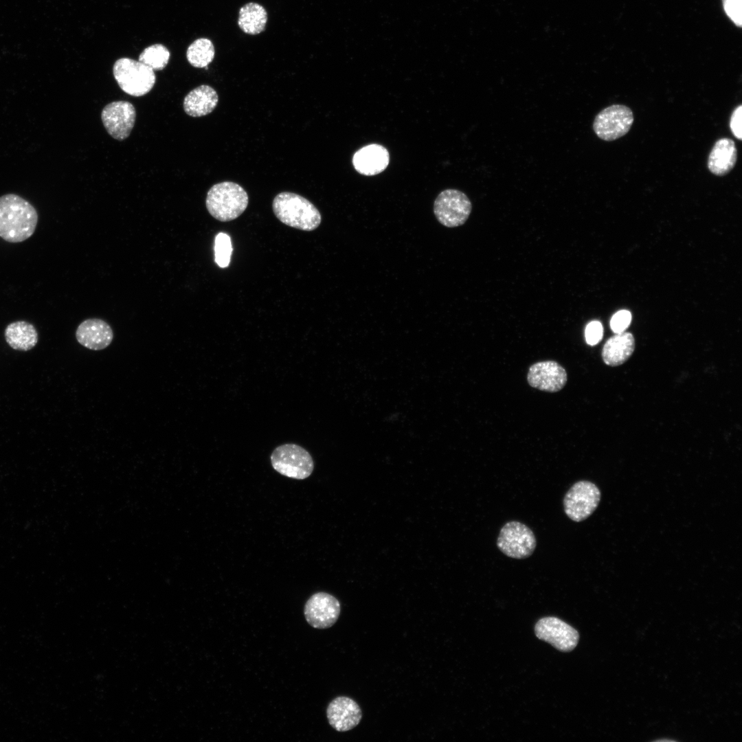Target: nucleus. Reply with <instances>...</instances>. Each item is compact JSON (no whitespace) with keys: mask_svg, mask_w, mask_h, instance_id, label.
<instances>
[{"mask_svg":"<svg viewBox=\"0 0 742 742\" xmlns=\"http://www.w3.org/2000/svg\"><path fill=\"white\" fill-rule=\"evenodd\" d=\"M634 117L631 109L623 104H612L600 111L593 122V130L600 139L611 142L625 135Z\"/></svg>","mask_w":742,"mask_h":742,"instance_id":"obj_9","label":"nucleus"},{"mask_svg":"<svg viewBox=\"0 0 742 742\" xmlns=\"http://www.w3.org/2000/svg\"><path fill=\"white\" fill-rule=\"evenodd\" d=\"M635 349V339L629 333H617L609 338L602 350L604 363L609 366H618L627 361Z\"/></svg>","mask_w":742,"mask_h":742,"instance_id":"obj_19","label":"nucleus"},{"mask_svg":"<svg viewBox=\"0 0 742 742\" xmlns=\"http://www.w3.org/2000/svg\"><path fill=\"white\" fill-rule=\"evenodd\" d=\"M5 337L12 348L27 351L37 344L38 333L30 323L17 321L8 325L5 330Z\"/></svg>","mask_w":742,"mask_h":742,"instance_id":"obj_20","label":"nucleus"},{"mask_svg":"<svg viewBox=\"0 0 742 742\" xmlns=\"http://www.w3.org/2000/svg\"><path fill=\"white\" fill-rule=\"evenodd\" d=\"M136 111L127 101H115L106 105L102 111L101 119L108 133L114 139H126L134 126Z\"/></svg>","mask_w":742,"mask_h":742,"instance_id":"obj_10","label":"nucleus"},{"mask_svg":"<svg viewBox=\"0 0 742 742\" xmlns=\"http://www.w3.org/2000/svg\"><path fill=\"white\" fill-rule=\"evenodd\" d=\"M249 197L245 190L232 181L214 184L208 190L205 205L216 220L227 222L236 219L246 210Z\"/></svg>","mask_w":742,"mask_h":742,"instance_id":"obj_3","label":"nucleus"},{"mask_svg":"<svg viewBox=\"0 0 742 742\" xmlns=\"http://www.w3.org/2000/svg\"><path fill=\"white\" fill-rule=\"evenodd\" d=\"M170 53L162 44H154L145 48L139 56L138 60L153 71L164 69L168 65Z\"/></svg>","mask_w":742,"mask_h":742,"instance_id":"obj_23","label":"nucleus"},{"mask_svg":"<svg viewBox=\"0 0 742 742\" xmlns=\"http://www.w3.org/2000/svg\"><path fill=\"white\" fill-rule=\"evenodd\" d=\"M275 216L282 223L302 231H313L322 221L318 209L306 198L291 192H282L273 200Z\"/></svg>","mask_w":742,"mask_h":742,"instance_id":"obj_2","label":"nucleus"},{"mask_svg":"<svg viewBox=\"0 0 742 742\" xmlns=\"http://www.w3.org/2000/svg\"><path fill=\"white\" fill-rule=\"evenodd\" d=\"M471 210L472 204L469 197L456 189L442 191L434 203L436 218L447 227L462 225L469 217Z\"/></svg>","mask_w":742,"mask_h":742,"instance_id":"obj_8","label":"nucleus"},{"mask_svg":"<svg viewBox=\"0 0 742 742\" xmlns=\"http://www.w3.org/2000/svg\"><path fill=\"white\" fill-rule=\"evenodd\" d=\"M38 223V213L27 200L15 194L0 196V237L9 243L29 238Z\"/></svg>","mask_w":742,"mask_h":742,"instance_id":"obj_1","label":"nucleus"},{"mask_svg":"<svg viewBox=\"0 0 742 742\" xmlns=\"http://www.w3.org/2000/svg\"><path fill=\"white\" fill-rule=\"evenodd\" d=\"M76 337L82 346L93 350H100L106 348L112 342L113 332L104 320L90 318L79 324L76 331Z\"/></svg>","mask_w":742,"mask_h":742,"instance_id":"obj_15","label":"nucleus"},{"mask_svg":"<svg viewBox=\"0 0 742 742\" xmlns=\"http://www.w3.org/2000/svg\"><path fill=\"white\" fill-rule=\"evenodd\" d=\"M567 380L565 368L554 361L537 362L529 368L527 374V381L531 387L548 392L560 391Z\"/></svg>","mask_w":742,"mask_h":742,"instance_id":"obj_13","label":"nucleus"},{"mask_svg":"<svg viewBox=\"0 0 742 742\" xmlns=\"http://www.w3.org/2000/svg\"><path fill=\"white\" fill-rule=\"evenodd\" d=\"M267 12L260 4L249 2L243 5L238 12V25L245 34L256 35L265 29Z\"/></svg>","mask_w":742,"mask_h":742,"instance_id":"obj_21","label":"nucleus"},{"mask_svg":"<svg viewBox=\"0 0 742 742\" xmlns=\"http://www.w3.org/2000/svg\"><path fill=\"white\" fill-rule=\"evenodd\" d=\"M271 462L281 475L297 480L307 478L314 469L311 454L302 447L292 443L277 447L271 455Z\"/></svg>","mask_w":742,"mask_h":742,"instance_id":"obj_5","label":"nucleus"},{"mask_svg":"<svg viewBox=\"0 0 742 742\" xmlns=\"http://www.w3.org/2000/svg\"><path fill=\"white\" fill-rule=\"evenodd\" d=\"M737 149L734 142L730 138L718 139L712 146L707 161L709 171L716 176H724L734 167Z\"/></svg>","mask_w":742,"mask_h":742,"instance_id":"obj_17","label":"nucleus"},{"mask_svg":"<svg viewBox=\"0 0 742 742\" xmlns=\"http://www.w3.org/2000/svg\"><path fill=\"white\" fill-rule=\"evenodd\" d=\"M341 606L339 600L326 592H317L306 602L304 614L307 622L315 629L332 627L339 618Z\"/></svg>","mask_w":742,"mask_h":742,"instance_id":"obj_11","label":"nucleus"},{"mask_svg":"<svg viewBox=\"0 0 742 742\" xmlns=\"http://www.w3.org/2000/svg\"><path fill=\"white\" fill-rule=\"evenodd\" d=\"M631 322V314L627 310H621L616 313L610 321V327L616 334L625 331Z\"/></svg>","mask_w":742,"mask_h":742,"instance_id":"obj_25","label":"nucleus"},{"mask_svg":"<svg viewBox=\"0 0 742 742\" xmlns=\"http://www.w3.org/2000/svg\"><path fill=\"white\" fill-rule=\"evenodd\" d=\"M215 56L214 46L209 38H199L188 47L186 58L188 63L196 68H203L212 63Z\"/></svg>","mask_w":742,"mask_h":742,"instance_id":"obj_22","label":"nucleus"},{"mask_svg":"<svg viewBox=\"0 0 742 742\" xmlns=\"http://www.w3.org/2000/svg\"><path fill=\"white\" fill-rule=\"evenodd\" d=\"M535 632L539 639L564 652L573 650L579 639L575 629L555 617L540 619L535 627Z\"/></svg>","mask_w":742,"mask_h":742,"instance_id":"obj_12","label":"nucleus"},{"mask_svg":"<svg viewBox=\"0 0 742 742\" xmlns=\"http://www.w3.org/2000/svg\"><path fill=\"white\" fill-rule=\"evenodd\" d=\"M329 724L338 732L355 728L361 721L362 712L358 704L350 697L341 696L332 700L326 709Z\"/></svg>","mask_w":742,"mask_h":742,"instance_id":"obj_14","label":"nucleus"},{"mask_svg":"<svg viewBox=\"0 0 742 742\" xmlns=\"http://www.w3.org/2000/svg\"><path fill=\"white\" fill-rule=\"evenodd\" d=\"M390 162L387 148L378 144L365 146L358 150L352 157V164L360 174L372 176L382 172Z\"/></svg>","mask_w":742,"mask_h":742,"instance_id":"obj_16","label":"nucleus"},{"mask_svg":"<svg viewBox=\"0 0 742 742\" xmlns=\"http://www.w3.org/2000/svg\"><path fill=\"white\" fill-rule=\"evenodd\" d=\"M218 96L214 88L203 85L190 91L184 98L183 106L186 113L197 117L206 115L214 110Z\"/></svg>","mask_w":742,"mask_h":742,"instance_id":"obj_18","label":"nucleus"},{"mask_svg":"<svg viewBox=\"0 0 742 742\" xmlns=\"http://www.w3.org/2000/svg\"><path fill=\"white\" fill-rule=\"evenodd\" d=\"M113 73L121 89L135 97L148 93L156 80L153 69L140 61L129 58L117 60L113 65Z\"/></svg>","mask_w":742,"mask_h":742,"instance_id":"obj_4","label":"nucleus"},{"mask_svg":"<svg viewBox=\"0 0 742 742\" xmlns=\"http://www.w3.org/2000/svg\"><path fill=\"white\" fill-rule=\"evenodd\" d=\"M600 500L598 487L588 480L575 482L563 497L565 515L575 522L588 518L597 508Z\"/></svg>","mask_w":742,"mask_h":742,"instance_id":"obj_7","label":"nucleus"},{"mask_svg":"<svg viewBox=\"0 0 742 742\" xmlns=\"http://www.w3.org/2000/svg\"><path fill=\"white\" fill-rule=\"evenodd\" d=\"M741 118H742V106L739 105L733 111L730 120V128L733 135L739 140L741 139Z\"/></svg>","mask_w":742,"mask_h":742,"instance_id":"obj_28","label":"nucleus"},{"mask_svg":"<svg viewBox=\"0 0 742 742\" xmlns=\"http://www.w3.org/2000/svg\"><path fill=\"white\" fill-rule=\"evenodd\" d=\"M498 549L506 556L523 559L532 555L537 546L532 530L518 521H510L501 528L497 539Z\"/></svg>","mask_w":742,"mask_h":742,"instance_id":"obj_6","label":"nucleus"},{"mask_svg":"<svg viewBox=\"0 0 742 742\" xmlns=\"http://www.w3.org/2000/svg\"><path fill=\"white\" fill-rule=\"evenodd\" d=\"M742 0H723L724 10L733 23L741 27L742 25Z\"/></svg>","mask_w":742,"mask_h":742,"instance_id":"obj_26","label":"nucleus"},{"mask_svg":"<svg viewBox=\"0 0 742 742\" xmlns=\"http://www.w3.org/2000/svg\"><path fill=\"white\" fill-rule=\"evenodd\" d=\"M232 246L230 237L221 232L214 240V256L216 264L222 267H227L230 262Z\"/></svg>","mask_w":742,"mask_h":742,"instance_id":"obj_24","label":"nucleus"},{"mask_svg":"<svg viewBox=\"0 0 742 742\" xmlns=\"http://www.w3.org/2000/svg\"><path fill=\"white\" fill-rule=\"evenodd\" d=\"M585 339L591 346L598 344L603 337V328L601 323L598 321H593L589 323L585 328Z\"/></svg>","mask_w":742,"mask_h":742,"instance_id":"obj_27","label":"nucleus"}]
</instances>
